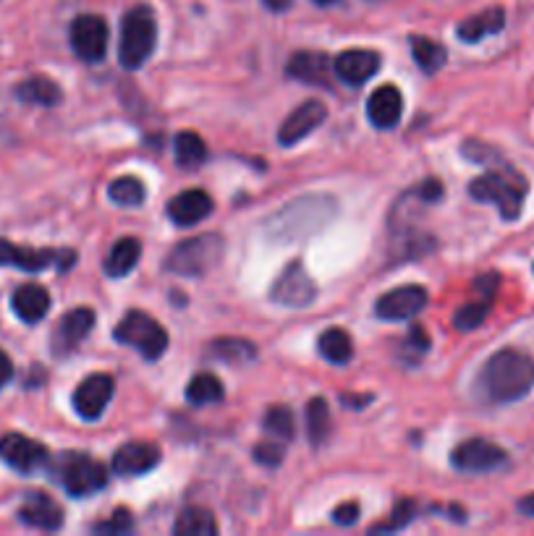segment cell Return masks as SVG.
<instances>
[{"label":"cell","mask_w":534,"mask_h":536,"mask_svg":"<svg viewBox=\"0 0 534 536\" xmlns=\"http://www.w3.org/2000/svg\"><path fill=\"white\" fill-rule=\"evenodd\" d=\"M482 393L493 403H516L534 387V359L519 348L493 353L480 374Z\"/></svg>","instance_id":"6da1fadb"},{"label":"cell","mask_w":534,"mask_h":536,"mask_svg":"<svg viewBox=\"0 0 534 536\" xmlns=\"http://www.w3.org/2000/svg\"><path fill=\"white\" fill-rule=\"evenodd\" d=\"M527 181L511 168L493 170L485 176L474 178L469 184V194L472 199L482 204H495L500 210V218L511 223L521 215L524 210V199H527Z\"/></svg>","instance_id":"7a4b0ae2"},{"label":"cell","mask_w":534,"mask_h":536,"mask_svg":"<svg viewBox=\"0 0 534 536\" xmlns=\"http://www.w3.org/2000/svg\"><path fill=\"white\" fill-rule=\"evenodd\" d=\"M158 45V21L150 6L131 8L121 24V45H118V61L129 71H137L150 61Z\"/></svg>","instance_id":"3957f363"},{"label":"cell","mask_w":534,"mask_h":536,"mask_svg":"<svg viewBox=\"0 0 534 536\" xmlns=\"http://www.w3.org/2000/svg\"><path fill=\"white\" fill-rule=\"evenodd\" d=\"M226 252V244L218 233L186 238L178 246H173L171 254L165 257V270L178 278H199L213 270Z\"/></svg>","instance_id":"277c9868"},{"label":"cell","mask_w":534,"mask_h":536,"mask_svg":"<svg viewBox=\"0 0 534 536\" xmlns=\"http://www.w3.org/2000/svg\"><path fill=\"white\" fill-rule=\"evenodd\" d=\"M53 479L71 497H89L108 484V471L92 455L69 450L58 455V461L53 463Z\"/></svg>","instance_id":"5b68a950"},{"label":"cell","mask_w":534,"mask_h":536,"mask_svg":"<svg viewBox=\"0 0 534 536\" xmlns=\"http://www.w3.org/2000/svg\"><path fill=\"white\" fill-rule=\"evenodd\" d=\"M116 340L124 346L137 348L147 361H158L165 351H168V333L165 327H160L158 319H152L150 314L131 309L126 317L118 322Z\"/></svg>","instance_id":"8992f818"},{"label":"cell","mask_w":534,"mask_h":536,"mask_svg":"<svg viewBox=\"0 0 534 536\" xmlns=\"http://www.w3.org/2000/svg\"><path fill=\"white\" fill-rule=\"evenodd\" d=\"M76 262V252L71 249H24L6 238H0V267H19L27 272H42L48 267L69 270Z\"/></svg>","instance_id":"52a82bcc"},{"label":"cell","mask_w":534,"mask_h":536,"mask_svg":"<svg viewBox=\"0 0 534 536\" xmlns=\"http://www.w3.org/2000/svg\"><path fill=\"white\" fill-rule=\"evenodd\" d=\"M451 463L453 469L464 471V474H487V471L506 466L508 455L506 450L495 445V442L482 440V437H472V440H464L461 445L453 448Z\"/></svg>","instance_id":"ba28073f"},{"label":"cell","mask_w":534,"mask_h":536,"mask_svg":"<svg viewBox=\"0 0 534 536\" xmlns=\"http://www.w3.org/2000/svg\"><path fill=\"white\" fill-rule=\"evenodd\" d=\"M0 461L11 466L14 471H19V474L29 476L48 466L50 453L42 442L32 440V437H24L19 432H8V435L0 437Z\"/></svg>","instance_id":"9c48e42d"},{"label":"cell","mask_w":534,"mask_h":536,"mask_svg":"<svg viewBox=\"0 0 534 536\" xmlns=\"http://www.w3.org/2000/svg\"><path fill=\"white\" fill-rule=\"evenodd\" d=\"M71 50L84 63H100L108 50V24L103 16H76L71 24Z\"/></svg>","instance_id":"30bf717a"},{"label":"cell","mask_w":534,"mask_h":536,"mask_svg":"<svg viewBox=\"0 0 534 536\" xmlns=\"http://www.w3.org/2000/svg\"><path fill=\"white\" fill-rule=\"evenodd\" d=\"M270 299L275 304L286 306V309H304L317 299V288L312 278L307 275L302 262H291L286 270L281 272V278L273 283Z\"/></svg>","instance_id":"8fae6325"},{"label":"cell","mask_w":534,"mask_h":536,"mask_svg":"<svg viewBox=\"0 0 534 536\" xmlns=\"http://www.w3.org/2000/svg\"><path fill=\"white\" fill-rule=\"evenodd\" d=\"M427 291L422 285H401L396 291L380 296L375 304V314L385 322H404V319L417 317L427 306Z\"/></svg>","instance_id":"7c38bea8"},{"label":"cell","mask_w":534,"mask_h":536,"mask_svg":"<svg viewBox=\"0 0 534 536\" xmlns=\"http://www.w3.org/2000/svg\"><path fill=\"white\" fill-rule=\"evenodd\" d=\"M113 390H116V382L110 374H89L87 380L74 390L76 414L87 421L100 419L113 398Z\"/></svg>","instance_id":"4fadbf2b"},{"label":"cell","mask_w":534,"mask_h":536,"mask_svg":"<svg viewBox=\"0 0 534 536\" xmlns=\"http://www.w3.org/2000/svg\"><path fill=\"white\" fill-rule=\"evenodd\" d=\"M325 118H328V108H325L320 100L304 102V105H299V108L283 121L281 131H278V142H281L283 147H294V144H299L302 139H307L312 131L320 129Z\"/></svg>","instance_id":"5bb4252c"},{"label":"cell","mask_w":534,"mask_h":536,"mask_svg":"<svg viewBox=\"0 0 534 536\" xmlns=\"http://www.w3.org/2000/svg\"><path fill=\"white\" fill-rule=\"evenodd\" d=\"M377 71H380V55L375 50H343L333 61V74L351 87L367 84Z\"/></svg>","instance_id":"9a60e30c"},{"label":"cell","mask_w":534,"mask_h":536,"mask_svg":"<svg viewBox=\"0 0 534 536\" xmlns=\"http://www.w3.org/2000/svg\"><path fill=\"white\" fill-rule=\"evenodd\" d=\"M95 312L87 309V306H79L74 312H69L66 317L61 319V325L55 330L53 338V351L55 356H66V353L74 351L89 333H92V327H95Z\"/></svg>","instance_id":"2e32d148"},{"label":"cell","mask_w":534,"mask_h":536,"mask_svg":"<svg viewBox=\"0 0 534 536\" xmlns=\"http://www.w3.org/2000/svg\"><path fill=\"white\" fill-rule=\"evenodd\" d=\"M16 516H19L21 523L42 531H55L63 526L61 505L55 503L50 495H45V492H29Z\"/></svg>","instance_id":"e0dca14e"},{"label":"cell","mask_w":534,"mask_h":536,"mask_svg":"<svg viewBox=\"0 0 534 536\" xmlns=\"http://www.w3.org/2000/svg\"><path fill=\"white\" fill-rule=\"evenodd\" d=\"M160 463V450L152 442H126L113 455V471L118 476H142Z\"/></svg>","instance_id":"ac0fdd59"},{"label":"cell","mask_w":534,"mask_h":536,"mask_svg":"<svg viewBox=\"0 0 534 536\" xmlns=\"http://www.w3.org/2000/svg\"><path fill=\"white\" fill-rule=\"evenodd\" d=\"M404 116V97L393 84L377 87L367 100V118L375 129H393Z\"/></svg>","instance_id":"d6986e66"},{"label":"cell","mask_w":534,"mask_h":536,"mask_svg":"<svg viewBox=\"0 0 534 536\" xmlns=\"http://www.w3.org/2000/svg\"><path fill=\"white\" fill-rule=\"evenodd\" d=\"M330 71L333 66L325 53H296L286 66V74L291 79L322 89H330Z\"/></svg>","instance_id":"ffe728a7"},{"label":"cell","mask_w":534,"mask_h":536,"mask_svg":"<svg viewBox=\"0 0 534 536\" xmlns=\"http://www.w3.org/2000/svg\"><path fill=\"white\" fill-rule=\"evenodd\" d=\"M213 212V199L202 189H189L184 194H176L168 204V218L176 225L186 228V225H197L199 220L210 218Z\"/></svg>","instance_id":"44dd1931"},{"label":"cell","mask_w":534,"mask_h":536,"mask_svg":"<svg viewBox=\"0 0 534 536\" xmlns=\"http://www.w3.org/2000/svg\"><path fill=\"white\" fill-rule=\"evenodd\" d=\"M11 306H14V314L21 322L37 325L50 312V293L42 285L27 283L16 288L14 296H11Z\"/></svg>","instance_id":"7402d4cb"},{"label":"cell","mask_w":534,"mask_h":536,"mask_svg":"<svg viewBox=\"0 0 534 536\" xmlns=\"http://www.w3.org/2000/svg\"><path fill=\"white\" fill-rule=\"evenodd\" d=\"M503 27H506V11H503V8H487L482 14L461 21L459 37L472 45V42H480L485 40V37H490V34H498Z\"/></svg>","instance_id":"603a6c76"},{"label":"cell","mask_w":534,"mask_h":536,"mask_svg":"<svg viewBox=\"0 0 534 536\" xmlns=\"http://www.w3.org/2000/svg\"><path fill=\"white\" fill-rule=\"evenodd\" d=\"M139 257H142V244H139L137 238H121V241L113 244L108 259H105V272H108L110 278H124V275H129L137 267Z\"/></svg>","instance_id":"cb8c5ba5"},{"label":"cell","mask_w":534,"mask_h":536,"mask_svg":"<svg viewBox=\"0 0 534 536\" xmlns=\"http://www.w3.org/2000/svg\"><path fill=\"white\" fill-rule=\"evenodd\" d=\"M16 97L21 102H29V105H42V108H50V105H58L61 102V87L55 82H50L48 76H32L27 82H21L16 87Z\"/></svg>","instance_id":"d4e9b609"},{"label":"cell","mask_w":534,"mask_h":536,"mask_svg":"<svg viewBox=\"0 0 534 536\" xmlns=\"http://www.w3.org/2000/svg\"><path fill=\"white\" fill-rule=\"evenodd\" d=\"M173 534L176 536H215L218 534V523L213 513L205 508H186L173 523Z\"/></svg>","instance_id":"484cf974"},{"label":"cell","mask_w":534,"mask_h":536,"mask_svg":"<svg viewBox=\"0 0 534 536\" xmlns=\"http://www.w3.org/2000/svg\"><path fill=\"white\" fill-rule=\"evenodd\" d=\"M317 348H320L322 359H328L330 364H338V367L349 364L351 356H354V346H351L349 333L341 330V327L325 330V333L320 335V340H317Z\"/></svg>","instance_id":"4316f807"},{"label":"cell","mask_w":534,"mask_h":536,"mask_svg":"<svg viewBox=\"0 0 534 536\" xmlns=\"http://www.w3.org/2000/svg\"><path fill=\"white\" fill-rule=\"evenodd\" d=\"M186 398L192 406H213V403H220L226 398V390H223V382L215 377V374L205 372L197 374L189 387H186Z\"/></svg>","instance_id":"83f0119b"},{"label":"cell","mask_w":534,"mask_h":536,"mask_svg":"<svg viewBox=\"0 0 534 536\" xmlns=\"http://www.w3.org/2000/svg\"><path fill=\"white\" fill-rule=\"evenodd\" d=\"M411 53H414V61H417V66L422 68L425 74L440 71V68L445 66V58H448V53H445V48L440 42L419 37V34L417 37H411Z\"/></svg>","instance_id":"f1b7e54d"},{"label":"cell","mask_w":534,"mask_h":536,"mask_svg":"<svg viewBox=\"0 0 534 536\" xmlns=\"http://www.w3.org/2000/svg\"><path fill=\"white\" fill-rule=\"evenodd\" d=\"M210 353L215 359L228 361V364H247L257 356V348L244 338H218L210 343Z\"/></svg>","instance_id":"f546056e"},{"label":"cell","mask_w":534,"mask_h":536,"mask_svg":"<svg viewBox=\"0 0 534 536\" xmlns=\"http://www.w3.org/2000/svg\"><path fill=\"white\" fill-rule=\"evenodd\" d=\"M176 160L181 168H199V165L207 160V147L202 142V136L194 134V131H181L176 136Z\"/></svg>","instance_id":"4dcf8cb0"},{"label":"cell","mask_w":534,"mask_h":536,"mask_svg":"<svg viewBox=\"0 0 534 536\" xmlns=\"http://www.w3.org/2000/svg\"><path fill=\"white\" fill-rule=\"evenodd\" d=\"M330 408L328 403L322 401V398H312L307 403V437L309 442L320 448L322 442L330 437Z\"/></svg>","instance_id":"1f68e13d"},{"label":"cell","mask_w":534,"mask_h":536,"mask_svg":"<svg viewBox=\"0 0 534 536\" xmlns=\"http://www.w3.org/2000/svg\"><path fill=\"white\" fill-rule=\"evenodd\" d=\"M108 197L121 207H139L147 199V189L139 178L121 176L108 186Z\"/></svg>","instance_id":"d6a6232c"},{"label":"cell","mask_w":534,"mask_h":536,"mask_svg":"<svg viewBox=\"0 0 534 536\" xmlns=\"http://www.w3.org/2000/svg\"><path fill=\"white\" fill-rule=\"evenodd\" d=\"M490 304H493L490 299H480V301H472V304H464L459 312L453 314V327H459L461 333L477 330V327H480L487 319V314H490Z\"/></svg>","instance_id":"836d02e7"},{"label":"cell","mask_w":534,"mask_h":536,"mask_svg":"<svg viewBox=\"0 0 534 536\" xmlns=\"http://www.w3.org/2000/svg\"><path fill=\"white\" fill-rule=\"evenodd\" d=\"M262 424H265V429L270 432V435L281 437V440H294L296 421H294V414H291V408L273 406L265 414V421H262Z\"/></svg>","instance_id":"e575fe53"},{"label":"cell","mask_w":534,"mask_h":536,"mask_svg":"<svg viewBox=\"0 0 534 536\" xmlns=\"http://www.w3.org/2000/svg\"><path fill=\"white\" fill-rule=\"evenodd\" d=\"M414 513H417V505L411 503V500H401V503L396 505V510L391 513V521L375 526V531H398V529H404L406 523L414 521Z\"/></svg>","instance_id":"d590c367"},{"label":"cell","mask_w":534,"mask_h":536,"mask_svg":"<svg viewBox=\"0 0 534 536\" xmlns=\"http://www.w3.org/2000/svg\"><path fill=\"white\" fill-rule=\"evenodd\" d=\"M134 529V518H131L129 510H116L113 516L108 518V521L97 523L95 531L97 534H129V531Z\"/></svg>","instance_id":"8d00e7d4"},{"label":"cell","mask_w":534,"mask_h":536,"mask_svg":"<svg viewBox=\"0 0 534 536\" xmlns=\"http://www.w3.org/2000/svg\"><path fill=\"white\" fill-rule=\"evenodd\" d=\"M254 461L275 469V466H281L283 461V448L281 445H275V442H260V445L254 448Z\"/></svg>","instance_id":"74e56055"},{"label":"cell","mask_w":534,"mask_h":536,"mask_svg":"<svg viewBox=\"0 0 534 536\" xmlns=\"http://www.w3.org/2000/svg\"><path fill=\"white\" fill-rule=\"evenodd\" d=\"M500 285V275L498 272H490V275H482V278L474 280V291L480 293L482 299H495V293H498Z\"/></svg>","instance_id":"f35d334b"},{"label":"cell","mask_w":534,"mask_h":536,"mask_svg":"<svg viewBox=\"0 0 534 536\" xmlns=\"http://www.w3.org/2000/svg\"><path fill=\"white\" fill-rule=\"evenodd\" d=\"M356 518H359V505L356 503H343L333 510V521L338 526H351V523H356Z\"/></svg>","instance_id":"ab89813d"},{"label":"cell","mask_w":534,"mask_h":536,"mask_svg":"<svg viewBox=\"0 0 534 536\" xmlns=\"http://www.w3.org/2000/svg\"><path fill=\"white\" fill-rule=\"evenodd\" d=\"M11 377H14V361L6 351H0V387H6Z\"/></svg>","instance_id":"60d3db41"},{"label":"cell","mask_w":534,"mask_h":536,"mask_svg":"<svg viewBox=\"0 0 534 536\" xmlns=\"http://www.w3.org/2000/svg\"><path fill=\"white\" fill-rule=\"evenodd\" d=\"M516 508H519L521 516L534 518V492H532V495H527V497H521L519 505H516Z\"/></svg>","instance_id":"b9f144b4"},{"label":"cell","mask_w":534,"mask_h":536,"mask_svg":"<svg viewBox=\"0 0 534 536\" xmlns=\"http://www.w3.org/2000/svg\"><path fill=\"white\" fill-rule=\"evenodd\" d=\"M343 401V406H354V408H362V406H367V403L372 401V395H359V398H356V395H343L341 398Z\"/></svg>","instance_id":"7bdbcfd3"},{"label":"cell","mask_w":534,"mask_h":536,"mask_svg":"<svg viewBox=\"0 0 534 536\" xmlns=\"http://www.w3.org/2000/svg\"><path fill=\"white\" fill-rule=\"evenodd\" d=\"M262 3H265L270 11H275V14H281V11H286V8L291 6L294 0H262Z\"/></svg>","instance_id":"ee69618b"},{"label":"cell","mask_w":534,"mask_h":536,"mask_svg":"<svg viewBox=\"0 0 534 536\" xmlns=\"http://www.w3.org/2000/svg\"><path fill=\"white\" fill-rule=\"evenodd\" d=\"M317 6H330V3H336V0H315Z\"/></svg>","instance_id":"f6af8a7d"}]
</instances>
